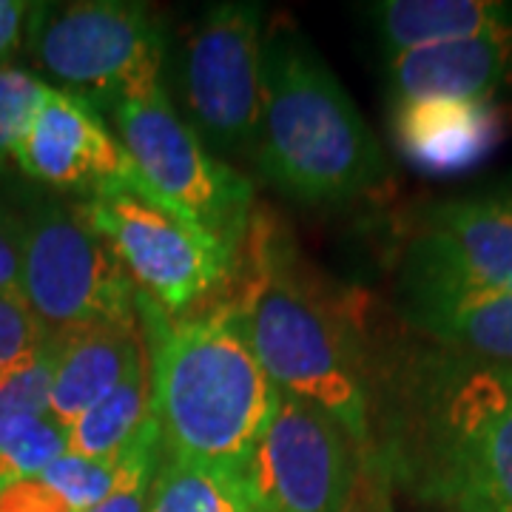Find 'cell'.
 <instances>
[{
	"mask_svg": "<svg viewBox=\"0 0 512 512\" xmlns=\"http://www.w3.org/2000/svg\"><path fill=\"white\" fill-rule=\"evenodd\" d=\"M387 467L433 512H512V367L421 356L387 402Z\"/></svg>",
	"mask_w": 512,
	"mask_h": 512,
	"instance_id": "6da1fadb",
	"label": "cell"
},
{
	"mask_svg": "<svg viewBox=\"0 0 512 512\" xmlns=\"http://www.w3.org/2000/svg\"><path fill=\"white\" fill-rule=\"evenodd\" d=\"M137 316L165 456L245 473L282 390L256 359L231 308L168 316L137 291Z\"/></svg>",
	"mask_w": 512,
	"mask_h": 512,
	"instance_id": "7a4b0ae2",
	"label": "cell"
},
{
	"mask_svg": "<svg viewBox=\"0 0 512 512\" xmlns=\"http://www.w3.org/2000/svg\"><path fill=\"white\" fill-rule=\"evenodd\" d=\"M254 160L282 194L339 205L379 188V140L348 89L302 32L276 23L262 43V111Z\"/></svg>",
	"mask_w": 512,
	"mask_h": 512,
	"instance_id": "3957f363",
	"label": "cell"
},
{
	"mask_svg": "<svg viewBox=\"0 0 512 512\" xmlns=\"http://www.w3.org/2000/svg\"><path fill=\"white\" fill-rule=\"evenodd\" d=\"M242 254L248 274L228 308L256 359L282 393L328 413L356 450H367L370 393L348 330L302 285L274 231L251 222Z\"/></svg>",
	"mask_w": 512,
	"mask_h": 512,
	"instance_id": "277c9868",
	"label": "cell"
},
{
	"mask_svg": "<svg viewBox=\"0 0 512 512\" xmlns=\"http://www.w3.org/2000/svg\"><path fill=\"white\" fill-rule=\"evenodd\" d=\"M109 114L148 194L242 259L254 222V185L208 151L168 100L163 80L123 94Z\"/></svg>",
	"mask_w": 512,
	"mask_h": 512,
	"instance_id": "5b68a950",
	"label": "cell"
},
{
	"mask_svg": "<svg viewBox=\"0 0 512 512\" xmlns=\"http://www.w3.org/2000/svg\"><path fill=\"white\" fill-rule=\"evenodd\" d=\"M20 217V296L52 339L97 325H137V288L80 205L26 200Z\"/></svg>",
	"mask_w": 512,
	"mask_h": 512,
	"instance_id": "8992f818",
	"label": "cell"
},
{
	"mask_svg": "<svg viewBox=\"0 0 512 512\" xmlns=\"http://www.w3.org/2000/svg\"><path fill=\"white\" fill-rule=\"evenodd\" d=\"M23 40L37 72L100 114L163 69V29L146 3H32Z\"/></svg>",
	"mask_w": 512,
	"mask_h": 512,
	"instance_id": "52a82bcc",
	"label": "cell"
},
{
	"mask_svg": "<svg viewBox=\"0 0 512 512\" xmlns=\"http://www.w3.org/2000/svg\"><path fill=\"white\" fill-rule=\"evenodd\" d=\"M80 211L109 242L134 288L168 316H185L220 293L239 271V256L194 222L168 211L134 174L92 191L80 202Z\"/></svg>",
	"mask_w": 512,
	"mask_h": 512,
	"instance_id": "ba28073f",
	"label": "cell"
},
{
	"mask_svg": "<svg viewBox=\"0 0 512 512\" xmlns=\"http://www.w3.org/2000/svg\"><path fill=\"white\" fill-rule=\"evenodd\" d=\"M265 12L259 3H217L202 15L183 52L188 126L208 151L254 157L262 111Z\"/></svg>",
	"mask_w": 512,
	"mask_h": 512,
	"instance_id": "9c48e42d",
	"label": "cell"
},
{
	"mask_svg": "<svg viewBox=\"0 0 512 512\" xmlns=\"http://www.w3.org/2000/svg\"><path fill=\"white\" fill-rule=\"evenodd\" d=\"M245 481L259 512H350L359 453L328 413L282 393Z\"/></svg>",
	"mask_w": 512,
	"mask_h": 512,
	"instance_id": "30bf717a",
	"label": "cell"
},
{
	"mask_svg": "<svg viewBox=\"0 0 512 512\" xmlns=\"http://www.w3.org/2000/svg\"><path fill=\"white\" fill-rule=\"evenodd\" d=\"M402 279L512 291V194L436 205L407 251Z\"/></svg>",
	"mask_w": 512,
	"mask_h": 512,
	"instance_id": "8fae6325",
	"label": "cell"
},
{
	"mask_svg": "<svg viewBox=\"0 0 512 512\" xmlns=\"http://www.w3.org/2000/svg\"><path fill=\"white\" fill-rule=\"evenodd\" d=\"M35 183L86 197L134 174L126 148L92 103L52 89L12 157Z\"/></svg>",
	"mask_w": 512,
	"mask_h": 512,
	"instance_id": "7c38bea8",
	"label": "cell"
},
{
	"mask_svg": "<svg viewBox=\"0 0 512 512\" xmlns=\"http://www.w3.org/2000/svg\"><path fill=\"white\" fill-rule=\"evenodd\" d=\"M404 316L458 356L512 367V291L402 279Z\"/></svg>",
	"mask_w": 512,
	"mask_h": 512,
	"instance_id": "4fadbf2b",
	"label": "cell"
},
{
	"mask_svg": "<svg viewBox=\"0 0 512 512\" xmlns=\"http://www.w3.org/2000/svg\"><path fill=\"white\" fill-rule=\"evenodd\" d=\"M512 80V29L387 57L390 103L495 100Z\"/></svg>",
	"mask_w": 512,
	"mask_h": 512,
	"instance_id": "5bb4252c",
	"label": "cell"
},
{
	"mask_svg": "<svg viewBox=\"0 0 512 512\" xmlns=\"http://www.w3.org/2000/svg\"><path fill=\"white\" fill-rule=\"evenodd\" d=\"M393 140L410 165L427 174H458L478 165L501 137L495 100L390 103Z\"/></svg>",
	"mask_w": 512,
	"mask_h": 512,
	"instance_id": "9a60e30c",
	"label": "cell"
},
{
	"mask_svg": "<svg viewBox=\"0 0 512 512\" xmlns=\"http://www.w3.org/2000/svg\"><path fill=\"white\" fill-rule=\"evenodd\" d=\"M146 356V333L140 322L97 325L57 339L49 416L69 430L89 407L109 396Z\"/></svg>",
	"mask_w": 512,
	"mask_h": 512,
	"instance_id": "2e32d148",
	"label": "cell"
},
{
	"mask_svg": "<svg viewBox=\"0 0 512 512\" xmlns=\"http://www.w3.org/2000/svg\"><path fill=\"white\" fill-rule=\"evenodd\" d=\"M387 57L413 49L512 29V6L501 0H382L370 6Z\"/></svg>",
	"mask_w": 512,
	"mask_h": 512,
	"instance_id": "e0dca14e",
	"label": "cell"
},
{
	"mask_svg": "<svg viewBox=\"0 0 512 512\" xmlns=\"http://www.w3.org/2000/svg\"><path fill=\"white\" fill-rule=\"evenodd\" d=\"M151 416L154 393L146 356L109 396H103L69 427V453L83 458L120 456Z\"/></svg>",
	"mask_w": 512,
	"mask_h": 512,
	"instance_id": "ac0fdd59",
	"label": "cell"
},
{
	"mask_svg": "<svg viewBox=\"0 0 512 512\" xmlns=\"http://www.w3.org/2000/svg\"><path fill=\"white\" fill-rule=\"evenodd\" d=\"M148 512H259L245 473L163 456Z\"/></svg>",
	"mask_w": 512,
	"mask_h": 512,
	"instance_id": "d6986e66",
	"label": "cell"
},
{
	"mask_svg": "<svg viewBox=\"0 0 512 512\" xmlns=\"http://www.w3.org/2000/svg\"><path fill=\"white\" fill-rule=\"evenodd\" d=\"M55 356L57 339H52L32 362L0 376V444L12 439L26 424L49 416Z\"/></svg>",
	"mask_w": 512,
	"mask_h": 512,
	"instance_id": "ffe728a7",
	"label": "cell"
},
{
	"mask_svg": "<svg viewBox=\"0 0 512 512\" xmlns=\"http://www.w3.org/2000/svg\"><path fill=\"white\" fill-rule=\"evenodd\" d=\"M163 456L160 424L151 416L146 427L137 433V439L126 447L109 495L86 512H148V501H151V490H154Z\"/></svg>",
	"mask_w": 512,
	"mask_h": 512,
	"instance_id": "44dd1931",
	"label": "cell"
},
{
	"mask_svg": "<svg viewBox=\"0 0 512 512\" xmlns=\"http://www.w3.org/2000/svg\"><path fill=\"white\" fill-rule=\"evenodd\" d=\"M66 453H69V430L60 427L52 416L26 424L12 439L0 444V490L43 473Z\"/></svg>",
	"mask_w": 512,
	"mask_h": 512,
	"instance_id": "7402d4cb",
	"label": "cell"
},
{
	"mask_svg": "<svg viewBox=\"0 0 512 512\" xmlns=\"http://www.w3.org/2000/svg\"><path fill=\"white\" fill-rule=\"evenodd\" d=\"M52 89L55 86L43 83L26 69L9 63L0 66V163L15 157L20 140L35 123L37 111L43 109Z\"/></svg>",
	"mask_w": 512,
	"mask_h": 512,
	"instance_id": "603a6c76",
	"label": "cell"
},
{
	"mask_svg": "<svg viewBox=\"0 0 512 512\" xmlns=\"http://www.w3.org/2000/svg\"><path fill=\"white\" fill-rule=\"evenodd\" d=\"M52 342L23 296L0 293V376L32 362Z\"/></svg>",
	"mask_w": 512,
	"mask_h": 512,
	"instance_id": "cb8c5ba5",
	"label": "cell"
},
{
	"mask_svg": "<svg viewBox=\"0 0 512 512\" xmlns=\"http://www.w3.org/2000/svg\"><path fill=\"white\" fill-rule=\"evenodd\" d=\"M0 512H77L43 473L0 490Z\"/></svg>",
	"mask_w": 512,
	"mask_h": 512,
	"instance_id": "d4e9b609",
	"label": "cell"
},
{
	"mask_svg": "<svg viewBox=\"0 0 512 512\" xmlns=\"http://www.w3.org/2000/svg\"><path fill=\"white\" fill-rule=\"evenodd\" d=\"M0 293L20 296V217L0 197Z\"/></svg>",
	"mask_w": 512,
	"mask_h": 512,
	"instance_id": "484cf974",
	"label": "cell"
},
{
	"mask_svg": "<svg viewBox=\"0 0 512 512\" xmlns=\"http://www.w3.org/2000/svg\"><path fill=\"white\" fill-rule=\"evenodd\" d=\"M32 12V3L23 0H0V66L18 52L26 37V20Z\"/></svg>",
	"mask_w": 512,
	"mask_h": 512,
	"instance_id": "4316f807",
	"label": "cell"
}]
</instances>
